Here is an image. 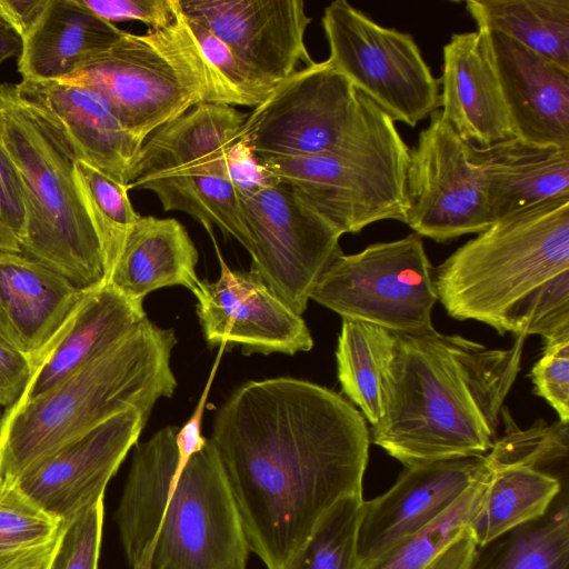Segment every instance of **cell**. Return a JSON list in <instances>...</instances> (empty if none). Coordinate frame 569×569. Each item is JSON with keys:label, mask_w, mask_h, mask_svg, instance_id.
<instances>
[{"label": "cell", "mask_w": 569, "mask_h": 569, "mask_svg": "<svg viewBox=\"0 0 569 569\" xmlns=\"http://www.w3.org/2000/svg\"><path fill=\"white\" fill-rule=\"evenodd\" d=\"M246 116L232 106L203 102L166 123L144 140L129 191H151L164 211L184 212L209 233L217 226L247 250L241 203L226 166Z\"/></svg>", "instance_id": "obj_9"}, {"label": "cell", "mask_w": 569, "mask_h": 569, "mask_svg": "<svg viewBox=\"0 0 569 569\" xmlns=\"http://www.w3.org/2000/svg\"><path fill=\"white\" fill-rule=\"evenodd\" d=\"M73 173L100 244L107 281L140 214L132 207L127 184L77 159Z\"/></svg>", "instance_id": "obj_31"}, {"label": "cell", "mask_w": 569, "mask_h": 569, "mask_svg": "<svg viewBox=\"0 0 569 569\" xmlns=\"http://www.w3.org/2000/svg\"><path fill=\"white\" fill-rule=\"evenodd\" d=\"M410 148L356 156H258L279 182L341 236L381 220L406 222Z\"/></svg>", "instance_id": "obj_12"}, {"label": "cell", "mask_w": 569, "mask_h": 569, "mask_svg": "<svg viewBox=\"0 0 569 569\" xmlns=\"http://www.w3.org/2000/svg\"><path fill=\"white\" fill-rule=\"evenodd\" d=\"M103 498L64 522L50 569H98Z\"/></svg>", "instance_id": "obj_37"}, {"label": "cell", "mask_w": 569, "mask_h": 569, "mask_svg": "<svg viewBox=\"0 0 569 569\" xmlns=\"http://www.w3.org/2000/svg\"><path fill=\"white\" fill-rule=\"evenodd\" d=\"M0 140L23 184L21 254L81 290L104 284L100 244L74 180L76 157L13 83H0Z\"/></svg>", "instance_id": "obj_6"}, {"label": "cell", "mask_w": 569, "mask_h": 569, "mask_svg": "<svg viewBox=\"0 0 569 569\" xmlns=\"http://www.w3.org/2000/svg\"><path fill=\"white\" fill-rule=\"evenodd\" d=\"M555 475L528 466L490 468L468 529L477 546L543 517L562 490Z\"/></svg>", "instance_id": "obj_27"}, {"label": "cell", "mask_w": 569, "mask_h": 569, "mask_svg": "<svg viewBox=\"0 0 569 569\" xmlns=\"http://www.w3.org/2000/svg\"><path fill=\"white\" fill-rule=\"evenodd\" d=\"M310 299L342 319L395 333L432 331L438 296L422 237L412 232L357 253H340L319 277Z\"/></svg>", "instance_id": "obj_10"}, {"label": "cell", "mask_w": 569, "mask_h": 569, "mask_svg": "<svg viewBox=\"0 0 569 569\" xmlns=\"http://www.w3.org/2000/svg\"><path fill=\"white\" fill-rule=\"evenodd\" d=\"M329 63L391 119L416 127L439 108V80L411 34L383 27L345 0L325 8Z\"/></svg>", "instance_id": "obj_11"}, {"label": "cell", "mask_w": 569, "mask_h": 569, "mask_svg": "<svg viewBox=\"0 0 569 569\" xmlns=\"http://www.w3.org/2000/svg\"><path fill=\"white\" fill-rule=\"evenodd\" d=\"M204 59L236 97L238 106L257 107L273 90L268 82L242 62L233 51L202 24L188 19Z\"/></svg>", "instance_id": "obj_36"}, {"label": "cell", "mask_w": 569, "mask_h": 569, "mask_svg": "<svg viewBox=\"0 0 569 569\" xmlns=\"http://www.w3.org/2000/svg\"><path fill=\"white\" fill-rule=\"evenodd\" d=\"M197 262V248L177 219L140 216L106 283L138 302L171 286H183L197 298L202 289Z\"/></svg>", "instance_id": "obj_26"}, {"label": "cell", "mask_w": 569, "mask_h": 569, "mask_svg": "<svg viewBox=\"0 0 569 569\" xmlns=\"http://www.w3.org/2000/svg\"><path fill=\"white\" fill-rule=\"evenodd\" d=\"M250 551L282 569L341 498L362 493L370 431L339 393L296 378L248 381L211 438Z\"/></svg>", "instance_id": "obj_1"}, {"label": "cell", "mask_w": 569, "mask_h": 569, "mask_svg": "<svg viewBox=\"0 0 569 569\" xmlns=\"http://www.w3.org/2000/svg\"><path fill=\"white\" fill-rule=\"evenodd\" d=\"M27 208L19 171L0 140V254L20 253Z\"/></svg>", "instance_id": "obj_39"}, {"label": "cell", "mask_w": 569, "mask_h": 569, "mask_svg": "<svg viewBox=\"0 0 569 569\" xmlns=\"http://www.w3.org/2000/svg\"><path fill=\"white\" fill-rule=\"evenodd\" d=\"M0 342H3L6 345H9V346L20 350L18 341L16 339V336L10 327V323H9L2 308H1V305H0Z\"/></svg>", "instance_id": "obj_47"}, {"label": "cell", "mask_w": 569, "mask_h": 569, "mask_svg": "<svg viewBox=\"0 0 569 569\" xmlns=\"http://www.w3.org/2000/svg\"><path fill=\"white\" fill-rule=\"evenodd\" d=\"M526 337L507 349L436 329L395 333L370 440L405 467L486 455L520 371Z\"/></svg>", "instance_id": "obj_2"}, {"label": "cell", "mask_w": 569, "mask_h": 569, "mask_svg": "<svg viewBox=\"0 0 569 569\" xmlns=\"http://www.w3.org/2000/svg\"><path fill=\"white\" fill-rule=\"evenodd\" d=\"M485 31L513 136L569 149V69L508 36Z\"/></svg>", "instance_id": "obj_20"}, {"label": "cell", "mask_w": 569, "mask_h": 569, "mask_svg": "<svg viewBox=\"0 0 569 569\" xmlns=\"http://www.w3.org/2000/svg\"><path fill=\"white\" fill-rule=\"evenodd\" d=\"M2 416H3V412H2V409L0 408V425H1Z\"/></svg>", "instance_id": "obj_48"}, {"label": "cell", "mask_w": 569, "mask_h": 569, "mask_svg": "<svg viewBox=\"0 0 569 569\" xmlns=\"http://www.w3.org/2000/svg\"><path fill=\"white\" fill-rule=\"evenodd\" d=\"M61 532L52 541L21 556L4 569H50Z\"/></svg>", "instance_id": "obj_45"}, {"label": "cell", "mask_w": 569, "mask_h": 569, "mask_svg": "<svg viewBox=\"0 0 569 569\" xmlns=\"http://www.w3.org/2000/svg\"><path fill=\"white\" fill-rule=\"evenodd\" d=\"M101 19L112 21H141L149 29L170 24L177 12V0H80Z\"/></svg>", "instance_id": "obj_40"}, {"label": "cell", "mask_w": 569, "mask_h": 569, "mask_svg": "<svg viewBox=\"0 0 569 569\" xmlns=\"http://www.w3.org/2000/svg\"><path fill=\"white\" fill-rule=\"evenodd\" d=\"M476 546L467 527L427 569H468Z\"/></svg>", "instance_id": "obj_44"}, {"label": "cell", "mask_w": 569, "mask_h": 569, "mask_svg": "<svg viewBox=\"0 0 569 569\" xmlns=\"http://www.w3.org/2000/svg\"><path fill=\"white\" fill-rule=\"evenodd\" d=\"M468 569H569V503L563 487L548 512L482 546Z\"/></svg>", "instance_id": "obj_29"}, {"label": "cell", "mask_w": 569, "mask_h": 569, "mask_svg": "<svg viewBox=\"0 0 569 569\" xmlns=\"http://www.w3.org/2000/svg\"><path fill=\"white\" fill-rule=\"evenodd\" d=\"M406 192L405 223L420 237L446 242L478 234L495 222L482 174L439 109L410 149Z\"/></svg>", "instance_id": "obj_14"}, {"label": "cell", "mask_w": 569, "mask_h": 569, "mask_svg": "<svg viewBox=\"0 0 569 569\" xmlns=\"http://www.w3.org/2000/svg\"><path fill=\"white\" fill-rule=\"evenodd\" d=\"M64 526L16 485L0 482V569L57 538Z\"/></svg>", "instance_id": "obj_34"}, {"label": "cell", "mask_w": 569, "mask_h": 569, "mask_svg": "<svg viewBox=\"0 0 569 569\" xmlns=\"http://www.w3.org/2000/svg\"><path fill=\"white\" fill-rule=\"evenodd\" d=\"M90 290L20 253L0 254V305L19 349L37 370Z\"/></svg>", "instance_id": "obj_22"}, {"label": "cell", "mask_w": 569, "mask_h": 569, "mask_svg": "<svg viewBox=\"0 0 569 569\" xmlns=\"http://www.w3.org/2000/svg\"><path fill=\"white\" fill-rule=\"evenodd\" d=\"M469 160L480 170L493 221L569 196V149L539 146L517 137L478 147L466 142Z\"/></svg>", "instance_id": "obj_23"}, {"label": "cell", "mask_w": 569, "mask_h": 569, "mask_svg": "<svg viewBox=\"0 0 569 569\" xmlns=\"http://www.w3.org/2000/svg\"><path fill=\"white\" fill-rule=\"evenodd\" d=\"M123 33L80 0H48L43 13L22 39L18 71L22 81L63 80Z\"/></svg>", "instance_id": "obj_25"}, {"label": "cell", "mask_w": 569, "mask_h": 569, "mask_svg": "<svg viewBox=\"0 0 569 569\" xmlns=\"http://www.w3.org/2000/svg\"><path fill=\"white\" fill-rule=\"evenodd\" d=\"M226 166L238 196L257 193L280 183L252 147L238 137L226 151Z\"/></svg>", "instance_id": "obj_41"}, {"label": "cell", "mask_w": 569, "mask_h": 569, "mask_svg": "<svg viewBox=\"0 0 569 569\" xmlns=\"http://www.w3.org/2000/svg\"><path fill=\"white\" fill-rule=\"evenodd\" d=\"M457 320L543 339L569 330V196L496 220L433 272Z\"/></svg>", "instance_id": "obj_3"}, {"label": "cell", "mask_w": 569, "mask_h": 569, "mask_svg": "<svg viewBox=\"0 0 569 569\" xmlns=\"http://www.w3.org/2000/svg\"><path fill=\"white\" fill-rule=\"evenodd\" d=\"M488 476L477 480L435 521L401 539L359 569H427L468 527L479 506Z\"/></svg>", "instance_id": "obj_32"}, {"label": "cell", "mask_w": 569, "mask_h": 569, "mask_svg": "<svg viewBox=\"0 0 569 569\" xmlns=\"http://www.w3.org/2000/svg\"><path fill=\"white\" fill-rule=\"evenodd\" d=\"M506 431L498 437L486 453L489 468L501 466H528L543 470L542 467L558 462L568 456V423L557 420L547 423L535 422L527 429L516 426L502 408Z\"/></svg>", "instance_id": "obj_35"}, {"label": "cell", "mask_w": 569, "mask_h": 569, "mask_svg": "<svg viewBox=\"0 0 569 569\" xmlns=\"http://www.w3.org/2000/svg\"><path fill=\"white\" fill-rule=\"evenodd\" d=\"M21 96L67 142L77 160L128 184L143 141L97 90L64 81H22Z\"/></svg>", "instance_id": "obj_19"}, {"label": "cell", "mask_w": 569, "mask_h": 569, "mask_svg": "<svg viewBox=\"0 0 569 569\" xmlns=\"http://www.w3.org/2000/svg\"><path fill=\"white\" fill-rule=\"evenodd\" d=\"M259 156H356L403 141L395 121L328 60L298 69L246 116L238 133Z\"/></svg>", "instance_id": "obj_8"}, {"label": "cell", "mask_w": 569, "mask_h": 569, "mask_svg": "<svg viewBox=\"0 0 569 569\" xmlns=\"http://www.w3.org/2000/svg\"><path fill=\"white\" fill-rule=\"evenodd\" d=\"M146 423L136 408L114 415L34 463L13 485L40 509L66 522L103 498Z\"/></svg>", "instance_id": "obj_15"}, {"label": "cell", "mask_w": 569, "mask_h": 569, "mask_svg": "<svg viewBox=\"0 0 569 569\" xmlns=\"http://www.w3.org/2000/svg\"><path fill=\"white\" fill-rule=\"evenodd\" d=\"M220 264L214 282L202 281L197 315L210 346L239 345L246 351L295 355L310 351L313 339L300 315L251 272L230 269L213 233Z\"/></svg>", "instance_id": "obj_17"}, {"label": "cell", "mask_w": 569, "mask_h": 569, "mask_svg": "<svg viewBox=\"0 0 569 569\" xmlns=\"http://www.w3.org/2000/svg\"><path fill=\"white\" fill-rule=\"evenodd\" d=\"M535 393L569 421V330L543 339L541 356L530 370Z\"/></svg>", "instance_id": "obj_38"}, {"label": "cell", "mask_w": 569, "mask_h": 569, "mask_svg": "<svg viewBox=\"0 0 569 569\" xmlns=\"http://www.w3.org/2000/svg\"><path fill=\"white\" fill-rule=\"evenodd\" d=\"M146 319L142 302L127 298L111 284L90 290L67 331L34 371L18 403L52 389L107 352Z\"/></svg>", "instance_id": "obj_24"}, {"label": "cell", "mask_w": 569, "mask_h": 569, "mask_svg": "<svg viewBox=\"0 0 569 569\" xmlns=\"http://www.w3.org/2000/svg\"><path fill=\"white\" fill-rule=\"evenodd\" d=\"M22 39L0 20V64L11 57H19Z\"/></svg>", "instance_id": "obj_46"}, {"label": "cell", "mask_w": 569, "mask_h": 569, "mask_svg": "<svg viewBox=\"0 0 569 569\" xmlns=\"http://www.w3.org/2000/svg\"><path fill=\"white\" fill-rule=\"evenodd\" d=\"M238 197L249 234L250 272L301 316L319 277L342 253L341 234L281 182Z\"/></svg>", "instance_id": "obj_13"}, {"label": "cell", "mask_w": 569, "mask_h": 569, "mask_svg": "<svg viewBox=\"0 0 569 569\" xmlns=\"http://www.w3.org/2000/svg\"><path fill=\"white\" fill-rule=\"evenodd\" d=\"M362 503V493L338 500L282 569H359Z\"/></svg>", "instance_id": "obj_33"}, {"label": "cell", "mask_w": 569, "mask_h": 569, "mask_svg": "<svg viewBox=\"0 0 569 569\" xmlns=\"http://www.w3.org/2000/svg\"><path fill=\"white\" fill-rule=\"evenodd\" d=\"M64 81L90 87L144 140L192 107L238 106L236 97L204 59L178 8L164 28L124 33Z\"/></svg>", "instance_id": "obj_7"}, {"label": "cell", "mask_w": 569, "mask_h": 569, "mask_svg": "<svg viewBox=\"0 0 569 569\" xmlns=\"http://www.w3.org/2000/svg\"><path fill=\"white\" fill-rule=\"evenodd\" d=\"M489 471L486 455L405 467L388 491L363 499L359 567L435 521Z\"/></svg>", "instance_id": "obj_18"}, {"label": "cell", "mask_w": 569, "mask_h": 569, "mask_svg": "<svg viewBox=\"0 0 569 569\" xmlns=\"http://www.w3.org/2000/svg\"><path fill=\"white\" fill-rule=\"evenodd\" d=\"M47 4L48 0H0V20L23 39Z\"/></svg>", "instance_id": "obj_43"}, {"label": "cell", "mask_w": 569, "mask_h": 569, "mask_svg": "<svg viewBox=\"0 0 569 569\" xmlns=\"http://www.w3.org/2000/svg\"><path fill=\"white\" fill-rule=\"evenodd\" d=\"M177 4L273 88L300 63L315 62L305 41L311 18L301 0H177Z\"/></svg>", "instance_id": "obj_16"}, {"label": "cell", "mask_w": 569, "mask_h": 569, "mask_svg": "<svg viewBox=\"0 0 569 569\" xmlns=\"http://www.w3.org/2000/svg\"><path fill=\"white\" fill-rule=\"evenodd\" d=\"M176 337L148 318L107 352L52 389L6 410L0 425V482L13 485L34 463L109 418L136 408L148 421L177 381Z\"/></svg>", "instance_id": "obj_5"}, {"label": "cell", "mask_w": 569, "mask_h": 569, "mask_svg": "<svg viewBox=\"0 0 569 569\" xmlns=\"http://www.w3.org/2000/svg\"><path fill=\"white\" fill-rule=\"evenodd\" d=\"M36 369L20 350L0 342V408L14 407L21 399Z\"/></svg>", "instance_id": "obj_42"}, {"label": "cell", "mask_w": 569, "mask_h": 569, "mask_svg": "<svg viewBox=\"0 0 569 569\" xmlns=\"http://www.w3.org/2000/svg\"><path fill=\"white\" fill-rule=\"evenodd\" d=\"M477 29L500 32L569 69V0H468Z\"/></svg>", "instance_id": "obj_28"}, {"label": "cell", "mask_w": 569, "mask_h": 569, "mask_svg": "<svg viewBox=\"0 0 569 569\" xmlns=\"http://www.w3.org/2000/svg\"><path fill=\"white\" fill-rule=\"evenodd\" d=\"M393 343L395 332L342 319L336 350L338 380L342 392L371 426L382 417V372Z\"/></svg>", "instance_id": "obj_30"}, {"label": "cell", "mask_w": 569, "mask_h": 569, "mask_svg": "<svg viewBox=\"0 0 569 569\" xmlns=\"http://www.w3.org/2000/svg\"><path fill=\"white\" fill-rule=\"evenodd\" d=\"M177 427L136 446L116 511L132 569H246L248 545L211 442L178 463Z\"/></svg>", "instance_id": "obj_4"}, {"label": "cell", "mask_w": 569, "mask_h": 569, "mask_svg": "<svg viewBox=\"0 0 569 569\" xmlns=\"http://www.w3.org/2000/svg\"><path fill=\"white\" fill-rule=\"evenodd\" d=\"M438 80L439 111L465 142L487 147L515 137L485 30L450 37Z\"/></svg>", "instance_id": "obj_21"}]
</instances>
